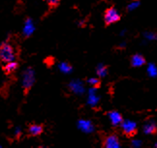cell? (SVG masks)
<instances>
[{
	"instance_id": "obj_1",
	"label": "cell",
	"mask_w": 157,
	"mask_h": 148,
	"mask_svg": "<svg viewBox=\"0 0 157 148\" xmlns=\"http://www.w3.org/2000/svg\"><path fill=\"white\" fill-rule=\"evenodd\" d=\"M0 59L4 63L15 61V52L11 44L3 42L0 46Z\"/></svg>"
},
{
	"instance_id": "obj_2",
	"label": "cell",
	"mask_w": 157,
	"mask_h": 148,
	"mask_svg": "<svg viewBox=\"0 0 157 148\" xmlns=\"http://www.w3.org/2000/svg\"><path fill=\"white\" fill-rule=\"evenodd\" d=\"M35 81L34 71L32 68H27L23 72V79H22V88L25 91V95L28 93V91L31 89V87Z\"/></svg>"
},
{
	"instance_id": "obj_3",
	"label": "cell",
	"mask_w": 157,
	"mask_h": 148,
	"mask_svg": "<svg viewBox=\"0 0 157 148\" xmlns=\"http://www.w3.org/2000/svg\"><path fill=\"white\" fill-rule=\"evenodd\" d=\"M120 20V15L118 14V12L116 10V8L111 7V8H108L105 13H104V21H105V24L108 25H111L114 22H117Z\"/></svg>"
},
{
	"instance_id": "obj_4",
	"label": "cell",
	"mask_w": 157,
	"mask_h": 148,
	"mask_svg": "<svg viewBox=\"0 0 157 148\" xmlns=\"http://www.w3.org/2000/svg\"><path fill=\"white\" fill-rule=\"evenodd\" d=\"M120 125H121L122 134L124 135H126L127 138H133L138 132L136 123L133 122V121L124 120L121 124H120Z\"/></svg>"
},
{
	"instance_id": "obj_5",
	"label": "cell",
	"mask_w": 157,
	"mask_h": 148,
	"mask_svg": "<svg viewBox=\"0 0 157 148\" xmlns=\"http://www.w3.org/2000/svg\"><path fill=\"white\" fill-rule=\"evenodd\" d=\"M103 146L105 148H118L120 147L118 137L116 134H111L104 139Z\"/></svg>"
},
{
	"instance_id": "obj_6",
	"label": "cell",
	"mask_w": 157,
	"mask_h": 148,
	"mask_svg": "<svg viewBox=\"0 0 157 148\" xmlns=\"http://www.w3.org/2000/svg\"><path fill=\"white\" fill-rule=\"evenodd\" d=\"M109 117H110V120L113 124V126H117L119 124H121L123 122V118L122 115L119 113V112L116 111V110H112L109 111L108 113Z\"/></svg>"
},
{
	"instance_id": "obj_7",
	"label": "cell",
	"mask_w": 157,
	"mask_h": 148,
	"mask_svg": "<svg viewBox=\"0 0 157 148\" xmlns=\"http://www.w3.org/2000/svg\"><path fill=\"white\" fill-rule=\"evenodd\" d=\"M44 131V127L42 125H38V124H31L28 126V134L31 137H38Z\"/></svg>"
},
{
	"instance_id": "obj_8",
	"label": "cell",
	"mask_w": 157,
	"mask_h": 148,
	"mask_svg": "<svg viewBox=\"0 0 157 148\" xmlns=\"http://www.w3.org/2000/svg\"><path fill=\"white\" fill-rule=\"evenodd\" d=\"M146 64V59L141 54H134L131 57V65L133 67H142Z\"/></svg>"
},
{
	"instance_id": "obj_9",
	"label": "cell",
	"mask_w": 157,
	"mask_h": 148,
	"mask_svg": "<svg viewBox=\"0 0 157 148\" xmlns=\"http://www.w3.org/2000/svg\"><path fill=\"white\" fill-rule=\"evenodd\" d=\"M17 67H19V64L17 62L15 61L8 62V63H6L5 66H3V72L5 75H11L17 69Z\"/></svg>"
},
{
	"instance_id": "obj_10",
	"label": "cell",
	"mask_w": 157,
	"mask_h": 148,
	"mask_svg": "<svg viewBox=\"0 0 157 148\" xmlns=\"http://www.w3.org/2000/svg\"><path fill=\"white\" fill-rule=\"evenodd\" d=\"M144 133L147 135H154L157 133V126L155 122H147L146 125L144 126Z\"/></svg>"
},
{
	"instance_id": "obj_11",
	"label": "cell",
	"mask_w": 157,
	"mask_h": 148,
	"mask_svg": "<svg viewBox=\"0 0 157 148\" xmlns=\"http://www.w3.org/2000/svg\"><path fill=\"white\" fill-rule=\"evenodd\" d=\"M33 30H34V26H33L32 20L28 17V19H26V21H25V29H23V33H25L26 37H28L32 34Z\"/></svg>"
},
{
	"instance_id": "obj_12",
	"label": "cell",
	"mask_w": 157,
	"mask_h": 148,
	"mask_svg": "<svg viewBox=\"0 0 157 148\" xmlns=\"http://www.w3.org/2000/svg\"><path fill=\"white\" fill-rule=\"evenodd\" d=\"M78 127H80L82 131L86 132V133H89L90 131H92L93 130V126L92 124L90 123L89 121H83V120H81L78 122Z\"/></svg>"
},
{
	"instance_id": "obj_13",
	"label": "cell",
	"mask_w": 157,
	"mask_h": 148,
	"mask_svg": "<svg viewBox=\"0 0 157 148\" xmlns=\"http://www.w3.org/2000/svg\"><path fill=\"white\" fill-rule=\"evenodd\" d=\"M96 74H97L98 76H100V78H103V76H107V74H108V67L103 64L98 65L97 70H96Z\"/></svg>"
},
{
	"instance_id": "obj_14",
	"label": "cell",
	"mask_w": 157,
	"mask_h": 148,
	"mask_svg": "<svg viewBox=\"0 0 157 148\" xmlns=\"http://www.w3.org/2000/svg\"><path fill=\"white\" fill-rule=\"evenodd\" d=\"M59 69L63 73H70L71 70H72V66L67 62H63L59 65Z\"/></svg>"
},
{
	"instance_id": "obj_15",
	"label": "cell",
	"mask_w": 157,
	"mask_h": 148,
	"mask_svg": "<svg viewBox=\"0 0 157 148\" xmlns=\"http://www.w3.org/2000/svg\"><path fill=\"white\" fill-rule=\"evenodd\" d=\"M87 82H88L90 85H92L95 88H98L101 85V81L97 78H91V79H89V80H87Z\"/></svg>"
},
{
	"instance_id": "obj_16",
	"label": "cell",
	"mask_w": 157,
	"mask_h": 148,
	"mask_svg": "<svg viewBox=\"0 0 157 148\" xmlns=\"http://www.w3.org/2000/svg\"><path fill=\"white\" fill-rule=\"evenodd\" d=\"M45 1H47L48 5H49V7L52 8V9L56 8L57 6L59 5V3H60V0H45Z\"/></svg>"
},
{
	"instance_id": "obj_17",
	"label": "cell",
	"mask_w": 157,
	"mask_h": 148,
	"mask_svg": "<svg viewBox=\"0 0 157 148\" xmlns=\"http://www.w3.org/2000/svg\"><path fill=\"white\" fill-rule=\"evenodd\" d=\"M139 5H140V2H139V1H135V2H132V3H130V4L127 6V11H131V10H134V9H136Z\"/></svg>"
},
{
	"instance_id": "obj_18",
	"label": "cell",
	"mask_w": 157,
	"mask_h": 148,
	"mask_svg": "<svg viewBox=\"0 0 157 148\" xmlns=\"http://www.w3.org/2000/svg\"><path fill=\"white\" fill-rule=\"evenodd\" d=\"M148 73L151 75V76H154L156 75V68L154 65H149V67H148Z\"/></svg>"
},
{
	"instance_id": "obj_19",
	"label": "cell",
	"mask_w": 157,
	"mask_h": 148,
	"mask_svg": "<svg viewBox=\"0 0 157 148\" xmlns=\"http://www.w3.org/2000/svg\"><path fill=\"white\" fill-rule=\"evenodd\" d=\"M141 143L140 142H135V141H134V142H133V145H136V146H138V145H140Z\"/></svg>"
},
{
	"instance_id": "obj_20",
	"label": "cell",
	"mask_w": 157,
	"mask_h": 148,
	"mask_svg": "<svg viewBox=\"0 0 157 148\" xmlns=\"http://www.w3.org/2000/svg\"><path fill=\"white\" fill-rule=\"evenodd\" d=\"M155 147H157V143H156V144H155Z\"/></svg>"
}]
</instances>
